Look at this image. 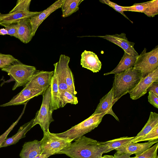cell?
Wrapping results in <instances>:
<instances>
[{
    "label": "cell",
    "instance_id": "obj_1",
    "mask_svg": "<svg viewBox=\"0 0 158 158\" xmlns=\"http://www.w3.org/2000/svg\"><path fill=\"white\" fill-rule=\"evenodd\" d=\"M56 154H64L70 158H99L108 148L96 140L83 136Z\"/></svg>",
    "mask_w": 158,
    "mask_h": 158
},
{
    "label": "cell",
    "instance_id": "obj_2",
    "mask_svg": "<svg viewBox=\"0 0 158 158\" xmlns=\"http://www.w3.org/2000/svg\"><path fill=\"white\" fill-rule=\"evenodd\" d=\"M112 87L114 104L122 96L132 90L142 78L141 72L133 67L115 74Z\"/></svg>",
    "mask_w": 158,
    "mask_h": 158
},
{
    "label": "cell",
    "instance_id": "obj_3",
    "mask_svg": "<svg viewBox=\"0 0 158 158\" xmlns=\"http://www.w3.org/2000/svg\"><path fill=\"white\" fill-rule=\"evenodd\" d=\"M2 70L6 72L10 77L5 83L15 81L13 90L25 85L37 71L35 67L23 64L18 59L9 66L2 69Z\"/></svg>",
    "mask_w": 158,
    "mask_h": 158
},
{
    "label": "cell",
    "instance_id": "obj_4",
    "mask_svg": "<svg viewBox=\"0 0 158 158\" xmlns=\"http://www.w3.org/2000/svg\"><path fill=\"white\" fill-rule=\"evenodd\" d=\"M105 113L91 115L89 117L64 132L55 133L58 137L75 141L97 127L102 121Z\"/></svg>",
    "mask_w": 158,
    "mask_h": 158
},
{
    "label": "cell",
    "instance_id": "obj_5",
    "mask_svg": "<svg viewBox=\"0 0 158 158\" xmlns=\"http://www.w3.org/2000/svg\"><path fill=\"white\" fill-rule=\"evenodd\" d=\"M144 48L137 57L133 69L141 72L142 78L146 77L150 73L158 68V45L151 51L147 52Z\"/></svg>",
    "mask_w": 158,
    "mask_h": 158
},
{
    "label": "cell",
    "instance_id": "obj_6",
    "mask_svg": "<svg viewBox=\"0 0 158 158\" xmlns=\"http://www.w3.org/2000/svg\"><path fill=\"white\" fill-rule=\"evenodd\" d=\"M51 85L45 91L42 95L43 100L40 108L36 114L34 118L32 127L35 125L39 124L44 133L49 131L50 123L54 121L52 117V114L50 109L51 100Z\"/></svg>",
    "mask_w": 158,
    "mask_h": 158
},
{
    "label": "cell",
    "instance_id": "obj_7",
    "mask_svg": "<svg viewBox=\"0 0 158 158\" xmlns=\"http://www.w3.org/2000/svg\"><path fill=\"white\" fill-rule=\"evenodd\" d=\"M40 141L41 154L51 156L69 145L73 141L59 137L48 131L44 133L43 137Z\"/></svg>",
    "mask_w": 158,
    "mask_h": 158
},
{
    "label": "cell",
    "instance_id": "obj_8",
    "mask_svg": "<svg viewBox=\"0 0 158 158\" xmlns=\"http://www.w3.org/2000/svg\"><path fill=\"white\" fill-rule=\"evenodd\" d=\"M54 71L37 70L25 87L31 89L46 90L51 85Z\"/></svg>",
    "mask_w": 158,
    "mask_h": 158
},
{
    "label": "cell",
    "instance_id": "obj_9",
    "mask_svg": "<svg viewBox=\"0 0 158 158\" xmlns=\"http://www.w3.org/2000/svg\"><path fill=\"white\" fill-rule=\"evenodd\" d=\"M153 82H158V68L146 77L141 78L135 88L129 93L130 98L136 100L144 95L147 92V89Z\"/></svg>",
    "mask_w": 158,
    "mask_h": 158
},
{
    "label": "cell",
    "instance_id": "obj_10",
    "mask_svg": "<svg viewBox=\"0 0 158 158\" xmlns=\"http://www.w3.org/2000/svg\"><path fill=\"white\" fill-rule=\"evenodd\" d=\"M102 38L113 43L121 47L128 54L135 56L139 55L134 48L135 43L130 42L124 33L120 34L106 35L104 36H94Z\"/></svg>",
    "mask_w": 158,
    "mask_h": 158
},
{
    "label": "cell",
    "instance_id": "obj_11",
    "mask_svg": "<svg viewBox=\"0 0 158 158\" xmlns=\"http://www.w3.org/2000/svg\"><path fill=\"white\" fill-rule=\"evenodd\" d=\"M45 91L24 87L20 92L14 96L9 102L1 105L0 106L24 104L32 98L42 95Z\"/></svg>",
    "mask_w": 158,
    "mask_h": 158
},
{
    "label": "cell",
    "instance_id": "obj_12",
    "mask_svg": "<svg viewBox=\"0 0 158 158\" xmlns=\"http://www.w3.org/2000/svg\"><path fill=\"white\" fill-rule=\"evenodd\" d=\"M40 12L30 11H18L9 13L5 14H0V25L5 27L10 25L17 23L21 19L31 18L38 15Z\"/></svg>",
    "mask_w": 158,
    "mask_h": 158
},
{
    "label": "cell",
    "instance_id": "obj_13",
    "mask_svg": "<svg viewBox=\"0 0 158 158\" xmlns=\"http://www.w3.org/2000/svg\"><path fill=\"white\" fill-rule=\"evenodd\" d=\"M64 0L56 1L46 9L41 11L38 15L30 18V21L32 28V35L33 37L40 26L43 22L51 13L58 9L61 8Z\"/></svg>",
    "mask_w": 158,
    "mask_h": 158
},
{
    "label": "cell",
    "instance_id": "obj_14",
    "mask_svg": "<svg viewBox=\"0 0 158 158\" xmlns=\"http://www.w3.org/2000/svg\"><path fill=\"white\" fill-rule=\"evenodd\" d=\"M81 64L82 67L93 73L98 72L102 64L97 55L93 52L85 50L81 54Z\"/></svg>",
    "mask_w": 158,
    "mask_h": 158
},
{
    "label": "cell",
    "instance_id": "obj_15",
    "mask_svg": "<svg viewBox=\"0 0 158 158\" xmlns=\"http://www.w3.org/2000/svg\"><path fill=\"white\" fill-rule=\"evenodd\" d=\"M158 142V139L142 143H135L131 142L115 150L118 152L126 153L131 155L135 154L136 156L143 153Z\"/></svg>",
    "mask_w": 158,
    "mask_h": 158
},
{
    "label": "cell",
    "instance_id": "obj_16",
    "mask_svg": "<svg viewBox=\"0 0 158 158\" xmlns=\"http://www.w3.org/2000/svg\"><path fill=\"white\" fill-rule=\"evenodd\" d=\"M114 105L112 88L100 101L94 112L92 114L105 113L106 114H110L113 116L118 121L119 119L112 110V106Z\"/></svg>",
    "mask_w": 158,
    "mask_h": 158
},
{
    "label": "cell",
    "instance_id": "obj_17",
    "mask_svg": "<svg viewBox=\"0 0 158 158\" xmlns=\"http://www.w3.org/2000/svg\"><path fill=\"white\" fill-rule=\"evenodd\" d=\"M69 60L70 58L69 56L61 54L58 61L53 64L57 73L59 92L64 90L68 91L65 81V69L66 63Z\"/></svg>",
    "mask_w": 158,
    "mask_h": 158
},
{
    "label": "cell",
    "instance_id": "obj_18",
    "mask_svg": "<svg viewBox=\"0 0 158 158\" xmlns=\"http://www.w3.org/2000/svg\"><path fill=\"white\" fill-rule=\"evenodd\" d=\"M17 23V38L25 44L28 43L33 37L30 18L21 19Z\"/></svg>",
    "mask_w": 158,
    "mask_h": 158
},
{
    "label": "cell",
    "instance_id": "obj_19",
    "mask_svg": "<svg viewBox=\"0 0 158 158\" xmlns=\"http://www.w3.org/2000/svg\"><path fill=\"white\" fill-rule=\"evenodd\" d=\"M54 73L51 81V100L50 109L52 113L55 110L60 108L59 90L58 82L57 75L56 69L54 68Z\"/></svg>",
    "mask_w": 158,
    "mask_h": 158
},
{
    "label": "cell",
    "instance_id": "obj_20",
    "mask_svg": "<svg viewBox=\"0 0 158 158\" xmlns=\"http://www.w3.org/2000/svg\"><path fill=\"white\" fill-rule=\"evenodd\" d=\"M40 141L35 140L26 142L19 154L20 158H33L41 154Z\"/></svg>",
    "mask_w": 158,
    "mask_h": 158
},
{
    "label": "cell",
    "instance_id": "obj_21",
    "mask_svg": "<svg viewBox=\"0 0 158 158\" xmlns=\"http://www.w3.org/2000/svg\"><path fill=\"white\" fill-rule=\"evenodd\" d=\"M34 118L20 127L17 132L12 136L7 138L1 146L0 148L14 144L22 138L26 136V134L32 127Z\"/></svg>",
    "mask_w": 158,
    "mask_h": 158
},
{
    "label": "cell",
    "instance_id": "obj_22",
    "mask_svg": "<svg viewBox=\"0 0 158 158\" xmlns=\"http://www.w3.org/2000/svg\"><path fill=\"white\" fill-rule=\"evenodd\" d=\"M137 57L130 55L124 52L123 57L115 68L112 71L104 73V75L118 73L133 67L135 64Z\"/></svg>",
    "mask_w": 158,
    "mask_h": 158
},
{
    "label": "cell",
    "instance_id": "obj_23",
    "mask_svg": "<svg viewBox=\"0 0 158 158\" xmlns=\"http://www.w3.org/2000/svg\"><path fill=\"white\" fill-rule=\"evenodd\" d=\"M158 125V114L151 112L149 119L142 130L132 140L131 142L136 143L149 133Z\"/></svg>",
    "mask_w": 158,
    "mask_h": 158
},
{
    "label": "cell",
    "instance_id": "obj_24",
    "mask_svg": "<svg viewBox=\"0 0 158 158\" xmlns=\"http://www.w3.org/2000/svg\"><path fill=\"white\" fill-rule=\"evenodd\" d=\"M135 137H123L104 142H100L107 146L108 148L104 153L124 146L131 142Z\"/></svg>",
    "mask_w": 158,
    "mask_h": 158
},
{
    "label": "cell",
    "instance_id": "obj_25",
    "mask_svg": "<svg viewBox=\"0 0 158 158\" xmlns=\"http://www.w3.org/2000/svg\"><path fill=\"white\" fill-rule=\"evenodd\" d=\"M83 0H64L61 7L62 17H68L79 10V6Z\"/></svg>",
    "mask_w": 158,
    "mask_h": 158
},
{
    "label": "cell",
    "instance_id": "obj_26",
    "mask_svg": "<svg viewBox=\"0 0 158 158\" xmlns=\"http://www.w3.org/2000/svg\"><path fill=\"white\" fill-rule=\"evenodd\" d=\"M60 108L64 107L67 104L76 105L78 100L76 95L67 90H64L59 92Z\"/></svg>",
    "mask_w": 158,
    "mask_h": 158
},
{
    "label": "cell",
    "instance_id": "obj_27",
    "mask_svg": "<svg viewBox=\"0 0 158 158\" xmlns=\"http://www.w3.org/2000/svg\"><path fill=\"white\" fill-rule=\"evenodd\" d=\"M146 8L143 13L148 17H154L158 14V0L146 2Z\"/></svg>",
    "mask_w": 158,
    "mask_h": 158
},
{
    "label": "cell",
    "instance_id": "obj_28",
    "mask_svg": "<svg viewBox=\"0 0 158 158\" xmlns=\"http://www.w3.org/2000/svg\"><path fill=\"white\" fill-rule=\"evenodd\" d=\"M158 143H157L143 153L136 155L134 158H158Z\"/></svg>",
    "mask_w": 158,
    "mask_h": 158
},
{
    "label": "cell",
    "instance_id": "obj_29",
    "mask_svg": "<svg viewBox=\"0 0 158 158\" xmlns=\"http://www.w3.org/2000/svg\"><path fill=\"white\" fill-rule=\"evenodd\" d=\"M17 60L10 55L2 54L0 55V69L9 66Z\"/></svg>",
    "mask_w": 158,
    "mask_h": 158
},
{
    "label": "cell",
    "instance_id": "obj_30",
    "mask_svg": "<svg viewBox=\"0 0 158 158\" xmlns=\"http://www.w3.org/2000/svg\"><path fill=\"white\" fill-rule=\"evenodd\" d=\"M31 0H18L15 6L9 13L18 11H30Z\"/></svg>",
    "mask_w": 158,
    "mask_h": 158
},
{
    "label": "cell",
    "instance_id": "obj_31",
    "mask_svg": "<svg viewBox=\"0 0 158 158\" xmlns=\"http://www.w3.org/2000/svg\"><path fill=\"white\" fill-rule=\"evenodd\" d=\"M27 102H26L24 104V108L22 111L21 114L19 117L18 119L15 122L13 123L8 129L2 134L0 136V147L2 143L5 141L6 139L7 138V137L9 134L13 129L14 127L17 125L19 121L21 118L22 116L24 113L26 106Z\"/></svg>",
    "mask_w": 158,
    "mask_h": 158
},
{
    "label": "cell",
    "instance_id": "obj_32",
    "mask_svg": "<svg viewBox=\"0 0 158 158\" xmlns=\"http://www.w3.org/2000/svg\"><path fill=\"white\" fill-rule=\"evenodd\" d=\"M99 1L103 3L106 4L113 8L115 10L122 14L125 17L128 19L132 23V21L130 20L124 13V6H120L116 3L109 0H100Z\"/></svg>",
    "mask_w": 158,
    "mask_h": 158
},
{
    "label": "cell",
    "instance_id": "obj_33",
    "mask_svg": "<svg viewBox=\"0 0 158 158\" xmlns=\"http://www.w3.org/2000/svg\"><path fill=\"white\" fill-rule=\"evenodd\" d=\"M158 139V125H157L149 133L140 139L138 142L148 141H151Z\"/></svg>",
    "mask_w": 158,
    "mask_h": 158
},
{
    "label": "cell",
    "instance_id": "obj_34",
    "mask_svg": "<svg viewBox=\"0 0 158 158\" xmlns=\"http://www.w3.org/2000/svg\"><path fill=\"white\" fill-rule=\"evenodd\" d=\"M146 2L135 3L130 6H124V11H131L143 13L146 6Z\"/></svg>",
    "mask_w": 158,
    "mask_h": 158
},
{
    "label": "cell",
    "instance_id": "obj_35",
    "mask_svg": "<svg viewBox=\"0 0 158 158\" xmlns=\"http://www.w3.org/2000/svg\"><path fill=\"white\" fill-rule=\"evenodd\" d=\"M18 27V24L17 23L13 24L5 27V29L8 32V35L13 36L17 38V30Z\"/></svg>",
    "mask_w": 158,
    "mask_h": 158
},
{
    "label": "cell",
    "instance_id": "obj_36",
    "mask_svg": "<svg viewBox=\"0 0 158 158\" xmlns=\"http://www.w3.org/2000/svg\"><path fill=\"white\" fill-rule=\"evenodd\" d=\"M148 101L155 107L158 108V96L151 92H148Z\"/></svg>",
    "mask_w": 158,
    "mask_h": 158
},
{
    "label": "cell",
    "instance_id": "obj_37",
    "mask_svg": "<svg viewBox=\"0 0 158 158\" xmlns=\"http://www.w3.org/2000/svg\"><path fill=\"white\" fill-rule=\"evenodd\" d=\"M158 82H153L149 87L147 92H151L158 96Z\"/></svg>",
    "mask_w": 158,
    "mask_h": 158
},
{
    "label": "cell",
    "instance_id": "obj_38",
    "mask_svg": "<svg viewBox=\"0 0 158 158\" xmlns=\"http://www.w3.org/2000/svg\"><path fill=\"white\" fill-rule=\"evenodd\" d=\"M130 154L123 153H119L116 152L114 154V158H134L135 156L133 157H131Z\"/></svg>",
    "mask_w": 158,
    "mask_h": 158
},
{
    "label": "cell",
    "instance_id": "obj_39",
    "mask_svg": "<svg viewBox=\"0 0 158 158\" xmlns=\"http://www.w3.org/2000/svg\"><path fill=\"white\" fill-rule=\"evenodd\" d=\"M8 35L7 31L5 28L0 29V35Z\"/></svg>",
    "mask_w": 158,
    "mask_h": 158
},
{
    "label": "cell",
    "instance_id": "obj_40",
    "mask_svg": "<svg viewBox=\"0 0 158 158\" xmlns=\"http://www.w3.org/2000/svg\"><path fill=\"white\" fill-rule=\"evenodd\" d=\"M50 156L49 155H47L45 154H40L33 158H48Z\"/></svg>",
    "mask_w": 158,
    "mask_h": 158
},
{
    "label": "cell",
    "instance_id": "obj_41",
    "mask_svg": "<svg viewBox=\"0 0 158 158\" xmlns=\"http://www.w3.org/2000/svg\"><path fill=\"white\" fill-rule=\"evenodd\" d=\"M102 158H114V157L112 155H105L102 156Z\"/></svg>",
    "mask_w": 158,
    "mask_h": 158
},
{
    "label": "cell",
    "instance_id": "obj_42",
    "mask_svg": "<svg viewBox=\"0 0 158 158\" xmlns=\"http://www.w3.org/2000/svg\"><path fill=\"white\" fill-rule=\"evenodd\" d=\"M2 53H0V55H2Z\"/></svg>",
    "mask_w": 158,
    "mask_h": 158
},
{
    "label": "cell",
    "instance_id": "obj_43",
    "mask_svg": "<svg viewBox=\"0 0 158 158\" xmlns=\"http://www.w3.org/2000/svg\"><path fill=\"white\" fill-rule=\"evenodd\" d=\"M102 157H100V158H102Z\"/></svg>",
    "mask_w": 158,
    "mask_h": 158
},
{
    "label": "cell",
    "instance_id": "obj_44",
    "mask_svg": "<svg viewBox=\"0 0 158 158\" xmlns=\"http://www.w3.org/2000/svg\"><path fill=\"white\" fill-rule=\"evenodd\" d=\"M1 14V13H0V14Z\"/></svg>",
    "mask_w": 158,
    "mask_h": 158
}]
</instances>
